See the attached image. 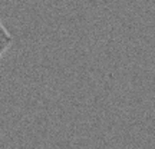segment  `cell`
I'll return each mask as SVG.
<instances>
[{
    "instance_id": "obj_1",
    "label": "cell",
    "mask_w": 155,
    "mask_h": 149,
    "mask_svg": "<svg viewBox=\"0 0 155 149\" xmlns=\"http://www.w3.org/2000/svg\"><path fill=\"white\" fill-rule=\"evenodd\" d=\"M12 44V36L10 33L6 30V28L3 26V23L0 22V57L5 53L6 50L9 49V46Z\"/></svg>"
}]
</instances>
